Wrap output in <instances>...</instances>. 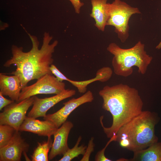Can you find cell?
<instances>
[{
  "label": "cell",
  "instance_id": "3",
  "mask_svg": "<svg viewBox=\"0 0 161 161\" xmlns=\"http://www.w3.org/2000/svg\"><path fill=\"white\" fill-rule=\"evenodd\" d=\"M159 120L155 113L143 111L119 129L116 141L133 152L148 148L158 141L155 127Z\"/></svg>",
  "mask_w": 161,
  "mask_h": 161
},
{
  "label": "cell",
  "instance_id": "15",
  "mask_svg": "<svg viewBox=\"0 0 161 161\" xmlns=\"http://www.w3.org/2000/svg\"><path fill=\"white\" fill-rule=\"evenodd\" d=\"M131 161H161V143H155L148 148L133 152Z\"/></svg>",
  "mask_w": 161,
  "mask_h": 161
},
{
  "label": "cell",
  "instance_id": "14",
  "mask_svg": "<svg viewBox=\"0 0 161 161\" xmlns=\"http://www.w3.org/2000/svg\"><path fill=\"white\" fill-rule=\"evenodd\" d=\"M107 0H91L92 6L90 16L95 21V26L99 30L104 31L109 18Z\"/></svg>",
  "mask_w": 161,
  "mask_h": 161
},
{
  "label": "cell",
  "instance_id": "12",
  "mask_svg": "<svg viewBox=\"0 0 161 161\" xmlns=\"http://www.w3.org/2000/svg\"><path fill=\"white\" fill-rule=\"evenodd\" d=\"M58 128L50 121H41L26 116L19 131L31 132L40 136L49 137L53 135Z\"/></svg>",
  "mask_w": 161,
  "mask_h": 161
},
{
  "label": "cell",
  "instance_id": "5",
  "mask_svg": "<svg viewBox=\"0 0 161 161\" xmlns=\"http://www.w3.org/2000/svg\"><path fill=\"white\" fill-rule=\"evenodd\" d=\"M109 18L106 25L114 27V31L122 43L129 36V21L133 14L141 13L138 8L133 7L121 0H114L107 3Z\"/></svg>",
  "mask_w": 161,
  "mask_h": 161
},
{
  "label": "cell",
  "instance_id": "10",
  "mask_svg": "<svg viewBox=\"0 0 161 161\" xmlns=\"http://www.w3.org/2000/svg\"><path fill=\"white\" fill-rule=\"evenodd\" d=\"M19 131H16L8 144L0 148V161H20L23 153L28 151L29 145Z\"/></svg>",
  "mask_w": 161,
  "mask_h": 161
},
{
  "label": "cell",
  "instance_id": "19",
  "mask_svg": "<svg viewBox=\"0 0 161 161\" xmlns=\"http://www.w3.org/2000/svg\"><path fill=\"white\" fill-rule=\"evenodd\" d=\"M116 135H113L110 138L109 140L106 143L105 147L101 150L99 151L95 157V160L96 161H112V160L106 157L105 155V152L107 146L109 144L113 141H116Z\"/></svg>",
  "mask_w": 161,
  "mask_h": 161
},
{
  "label": "cell",
  "instance_id": "16",
  "mask_svg": "<svg viewBox=\"0 0 161 161\" xmlns=\"http://www.w3.org/2000/svg\"><path fill=\"white\" fill-rule=\"evenodd\" d=\"M47 141L38 143L37 147L31 155L32 161H48V154L51 148L53 141L51 137H48Z\"/></svg>",
  "mask_w": 161,
  "mask_h": 161
},
{
  "label": "cell",
  "instance_id": "22",
  "mask_svg": "<svg viewBox=\"0 0 161 161\" xmlns=\"http://www.w3.org/2000/svg\"><path fill=\"white\" fill-rule=\"evenodd\" d=\"M73 6L75 12L77 14L80 13V8L84 4L80 0H69Z\"/></svg>",
  "mask_w": 161,
  "mask_h": 161
},
{
  "label": "cell",
  "instance_id": "13",
  "mask_svg": "<svg viewBox=\"0 0 161 161\" xmlns=\"http://www.w3.org/2000/svg\"><path fill=\"white\" fill-rule=\"evenodd\" d=\"M22 88L18 76H10L0 73V93L3 95L8 96L11 100L18 102Z\"/></svg>",
  "mask_w": 161,
  "mask_h": 161
},
{
  "label": "cell",
  "instance_id": "7",
  "mask_svg": "<svg viewBox=\"0 0 161 161\" xmlns=\"http://www.w3.org/2000/svg\"><path fill=\"white\" fill-rule=\"evenodd\" d=\"M34 98V96L18 103L14 102L4 107L0 113V124L9 125L19 131L27 110L33 105Z\"/></svg>",
  "mask_w": 161,
  "mask_h": 161
},
{
  "label": "cell",
  "instance_id": "11",
  "mask_svg": "<svg viewBox=\"0 0 161 161\" xmlns=\"http://www.w3.org/2000/svg\"><path fill=\"white\" fill-rule=\"evenodd\" d=\"M73 127L70 121H66L58 128L53 134V141L51 150L48 155L49 160L58 155H63L69 148L68 139L69 132Z\"/></svg>",
  "mask_w": 161,
  "mask_h": 161
},
{
  "label": "cell",
  "instance_id": "9",
  "mask_svg": "<svg viewBox=\"0 0 161 161\" xmlns=\"http://www.w3.org/2000/svg\"><path fill=\"white\" fill-rule=\"evenodd\" d=\"M75 94V90L65 89L61 93L49 97L41 98L35 95L32 107L28 113L27 116L34 118L44 117L46 115L47 111L51 107Z\"/></svg>",
  "mask_w": 161,
  "mask_h": 161
},
{
  "label": "cell",
  "instance_id": "21",
  "mask_svg": "<svg viewBox=\"0 0 161 161\" xmlns=\"http://www.w3.org/2000/svg\"><path fill=\"white\" fill-rule=\"evenodd\" d=\"M2 94L0 93V110L3 108L14 102L12 100L7 99L4 97Z\"/></svg>",
  "mask_w": 161,
  "mask_h": 161
},
{
  "label": "cell",
  "instance_id": "6",
  "mask_svg": "<svg viewBox=\"0 0 161 161\" xmlns=\"http://www.w3.org/2000/svg\"><path fill=\"white\" fill-rule=\"evenodd\" d=\"M37 80L34 83L22 89L18 102L38 94H58L65 89L64 83L52 74H46Z\"/></svg>",
  "mask_w": 161,
  "mask_h": 161
},
{
  "label": "cell",
  "instance_id": "17",
  "mask_svg": "<svg viewBox=\"0 0 161 161\" xmlns=\"http://www.w3.org/2000/svg\"><path fill=\"white\" fill-rule=\"evenodd\" d=\"M81 139V136H79L74 146L72 148H69L59 161H70L80 155H83L87 146L83 145L79 146Z\"/></svg>",
  "mask_w": 161,
  "mask_h": 161
},
{
  "label": "cell",
  "instance_id": "4",
  "mask_svg": "<svg viewBox=\"0 0 161 161\" xmlns=\"http://www.w3.org/2000/svg\"><path fill=\"white\" fill-rule=\"evenodd\" d=\"M107 49L113 55L112 65L115 74L124 77L132 74L134 66L138 68L140 73L144 75L153 59L145 51V44L140 41L128 49L122 48L116 44L112 43Z\"/></svg>",
  "mask_w": 161,
  "mask_h": 161
},
{
  "label": "cell",
  "instance_id": "18",
  "mask_svg": "<svg viewBox=\"0 0 161 161\" xmlns=\"http://www.w3.org/2000/svg\"><path fill=\"white\" fill-rule=\"evenodd\" d=\"M16 131L10 126L0 124V148L8 144L13 137Z\"/></svg>",
  "mask_w": 161,
  "mask_h": 161
},
{
  "label": "cell",
  "instance_id": "20",
  "mask_svg": "<svg viewBox=\"0 0 161 161\" xmlns=\"http://www.w3.org/2000/svg\"><path fill=\"white\" fill-rule=\"evenodd\" d=\"M94 137H92L89 140L85 153L83 155V156L81 159L80 161H88L89 160L90 155L94 151Z\"/></svg>",
  "mask_w": 161,
  "mask_h": 161
},
{
  "label": "cell",
  "instance_id": "8",
  "mask_svg": "<svg viewBox=\"0 0 161 161\" xmlns=\"http://www.w3.org/2000/svg\"><path fill=\"white\" fill-rule=\"evenodd\" d=\"M94 99L92 92L89 90L80 97L72 98L64 103V106L61 109L53 114H47L43 119L50 121L59 128L66 121L74 110L84 103L92 102Z\"/></svg>",
  "mask_w": 161,
  "mask_h": 161
},
{
  "label": "cell",
  "instance_id": "2",
  "mask_svg": "<svg viewBox=\"0 0 161 161\" xmlns=\"http://www.w3.org/2000/svg\"><path fill=\"white\" fill-rule=\"evenodd\" d=\"M99 94L103 100L102 108L109 112L112 117V125L109 127L104 126L103 117L100 118L103 131L108 138L116 135L122 126L143 111V103L138 90L127 85H107Z\"/></svg>",
  "mask_w": 161,
  "mask_h": 161
},
{
  "label": "cell",
  "instance_id": "1",
  "mask_svg": "<svg viewBox=\"0 0 161 161\" xmlns=\"http://www.w3.org/2000/svg\"><path fill=\"white\" fill-rule=\"evenodd\" d=\"M28 34L32 43L31 50L24 52L22 47L13 45L12 56L3 65L5 67H9L12 65L16 66L15 71L6 74L18 76L22 88L32 80L38 79L46 74H52L50 67L53 62L52 54L58 43L55 40L51 44L52 37L49 33L45 32L42 45L39 49L37 38Z\"/></svg>",
  "mask_w": 161,
  "mask_h": 161
},
{
  "label": "cell",
  "instance_id": "23",
  "mask_svg": "<svg viewBox=\"0 0 161 161\" xmlns=\"http://www.w3.org/2000/svg\"><path fill=\"white\" fill-rule=\"evenodd\" d=\"M156 49H159L161 48V41L158 44L156 47Z\"/></svg>",
  "mask_w": 161,
  "mask_h": 161
}]
</instances>
